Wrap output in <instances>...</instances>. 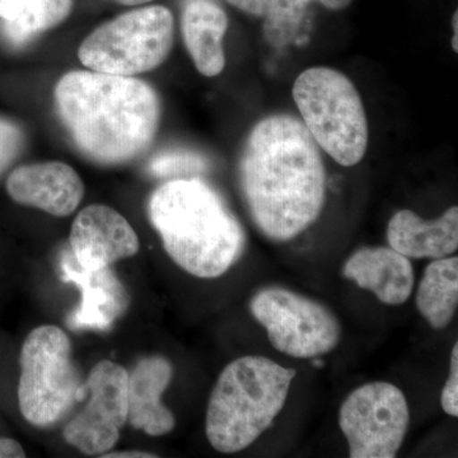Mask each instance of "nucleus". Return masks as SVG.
Wrapping results in <instances>:
<instances>
[{
  "mask_svg": "<svg viewBox=\"0 0 458 458\" xmlns=\"http://www.w3.org/2000/svg\"><path fill=\"white\" fill-rule=\"evenodd\" d=\"M238 174L250 216L271 241L300 236L324 209L327 171L319 148L291 114H271L256 123L241 153Z\"/></svg>",
  "mask_w": 458,
  "mask_h": 458,
  "instance_id": "1",
  "label": "nucleus"
},
{
  "mask_svg": "<svg viewBox=\"0 0 458 458\" xmlns=\"http://www.w3.org/2000/svg\"><path fill=\"white\" fill-rule=\"evenodd\" d=\"M60 120L78 149L102 165H120L149 149L161 104L144 81L125 75L73 71L54 89Z\"/></svg>",
  "mask_w": 458,
  "mask_h": 458,
  "instance_id": "2",
  "label": "nucleus"
},
{
  "mask_svg": "<svg viewBox=\"0 0 458 458\" xmlns=\"http://www.w3.org/2000/svg\"><path fill=\"white\" fill-rule=\"evenodd\" d=\"M148 214L172 261L197 278H219L245 249L242 225L221 195L198 177L159 186Z\"/></svg>",
  "mask_w": 458,
  "mask_h": 458,
  "instance_id": "3",
  "label": "nucleus"
},
{
  "mask_svg": "<svg viewBox=\"0 0 458 458\" xmlns=\"http://www.w3.org/2000/svg\"><path fill=\"white\" fill-rule=\"evenodd\" d=\"M295 376L294 369L260 355L231 361L208 401L205 433L214 450L237 454L269 429L284 408Z\"/></svg>",
  "mask_w": 458,
  "mask_h": 458,
  "instance_id": "4",
  "label": "nucleus"
},
{
  "mask_svg": "<svg viewBox=\"0 0 458 458\" xmlns=\"http://www.w3.org/2000/svg\"><path fill=\"white\" fill-rule=\"evenodd\" d=\"M293 98L318 148L344 167L360 164L369 128L360 92L345 74L315 66L298 75Z\"/></svg>",
  "mask_w": 458,
  "mask_h": 458,
  "instance_id": "5",
  "label": "nucleus"
},
{
  "mask_svg": "<svg viewBox=\"0 0 458 458\" xmlns=\"http://www.w3.org/2000/svg\"><path fill=\"white\" fill-rule=\"evenodd\" d=\"M174 17L167 8L135 9L89 33L78 57L89 71L134 77L164 64L174 47Z\"/></svg>",
  "mask_w": 458,
  "mask_h": 458,
  "instance_id": "6",
  "label": "nucleus"
},
{
  "mask_svg": "<svg viewBox=\"0 0 458 458\" xmlns=\"http://www.w3.org/2000/svg\"><path fill=\"white\" fill-rule=\"evenodd\" d=\"M18 405L36 427H49L77 403L80 375L72 360V344L62 328L36 327L21 349Z\"/></svg>",
  "mask_w": 458,
  "mask_h": 458,
  "instance_id": "7",
  "label": "nucleus"
},
{
  "mask_svg": "<svg viewBox=\"0 0 458 458\" xmlns=\"http://www.w3.org/2000/svg\"><path fill=\"white\" fill-rule=\"evenodd\" d=\"M250 310L267 330L274 349L289 357H321L333 352L342 339V325L330 309L282 286L259 291Z\"/></svg>",
  "mask_w": 458,
  "mask_h": 458,
  "instance_id": "8",
  "label": "nucleus"
},
{
  "mask_svg": "<svg viewBox=\"0 0 458 458\" xmlns=\"http://www.w3.org/2000/svg\"><path fill=\"white\" fill-rule=\"evenodd\" d=\"M409 426L405 394L388 382L360 386L340 408L339 427L352 458L396 457Z\"/></svg>",
  "mask_w": 458,
  "mask_h": 458,
  "instance_id": "9",
  "label": "nucleus"
},
{
  "mask_svg": "<svg viewBox=\"0 0 458 458\" xmlns=\"http://www.w3.org/2000/svg\"><path fill=\"white\" fill-rule=\"evenodd\" d=\"M128 373L111 360L93 367L77 393V403L89 397V403L65 427L66 443L87 454L113 450L128 421Z\"/></svg>",
  "mask_w": 458,
  "mask_h": 458,
  "instance_id": "10",
  "label": "nucleus"
},
{
  "mask_svg": "<svg viewBox=\"0 0 458 458\" xmlns=\"http://www.w3.org/2000/svg\"><path fill=\"white\" fill-rule=\"evenodd\" d=\"M71 252L83 269L111 267L140 251V238L131 223L107 205L84 208L72 225Z\"/></svg>",
  "mask_w": 458,
  "mask_h": 458,
  "instance_id": "11",
  "label": "nucleus"
},
{
  "mask_svg": "<svg viewBox=\"0 0 458 458\" xmlns=\"http://www.w3.org/2000/svg\"><path fill=\"white\" fill-rule=\"evenodd\" d=\"M60 276L63 282L73 283L82 293L80 306L68 318L73 330L106 331L128 310L131 297L111 267L83 269L72 252L64 251L60 256Z\"/></svg>",
  "mask_w": 458,
  "mask_h": 458,
  "instance_id": "12",
  "label": "nucleus"
},
{
  "mask_svg": "<svg viewBox=\"0 0 458 458\" xmlns=\"http://www.w3.org/2000/svg\"><path fill=\"white\" fill-rule=\"evenodd\" d=\"M12 200L54 216H68L80 207L84 183L71 165L50 161L21 165L7 180Z\"/></svg>",
  "mask_w": 458,
  "mask_h": 458,
  "instance_id": "13",
  "label": "nucleus"
},
{
  "mask_svg": "<svg viewBox=\"0 0 458 458\" xmlns=\"http://www.w3.org/2000/svg\"><path fill=\"white\" fill-rule=\"evenodd\" d=\"M342 273L390 306L408 302L415 284L411 261L390 246L361 247L345 261Z\"/></svg>",
  "mask_w": 458,
  "mask_h": 458,
  "instance_id": "14",
  "label": "nucleus"
},
{
  "mask_svg": "<svg viewBox=\"0 0 458 458\" xmlns=\"http://www.w3.org/2000/svg\"><path fill=\"white\" fill-rule=\"evenodd\" d=\"M174 369L170 360L148 357L128 373V421L148 436L161 437L176 426L171 410L162 403V394L171 384Z\"/></svg>",
  "mask_w": 458,
  "mask_h": 458,
  "instance_id": "15",
  "label": "nucleus"
},
{
  "mask_svg": "<svg viewBox=\"0 0 458 458\" xmlns=\"http://www.w3.org/2000/svg\"><path fill=\"white\" fill-rule=\"evenodd\" d=\"M387 241L408 259L436 260L454 255L458 249V208L451 207L433 221H424L412 210H399L388 222Z\"/></svg>",
  "mask_w": 458,
  "mask_h": 458,
  "instance_id": "16",
  "label": "nucleus"
},
{
  "mask_svg": "<svg viewBox=\"0 0 458 458\" xmlns=\"http://www.w3.org/2000/svg\"><path fill=\"white\" fill-rule=\"evenodd\" d=\"M227 29V14L210 0H191L183 9V41L192 62L205 77H216L225 69L223 38Z\"/></svg>",
  "mask_w": 458,
  "mask_h": 458,
  "instance_id": "17",
  "label": "nucleus"
},
{
  "mask_svg": "<svg viewBox=\"0 0 458 458\" xmlns=\"http://www.w3.org/2000/svg\"><path fill=\"white\" fill-rule=\"evenodd\" d=\"M458 306V258L436 259L419 283L417 307L428 324L442 330L451 324Z\"/></svg>",
  "mask_w": 458,
  "mask_h": 458,
  "instance_id": "18",
  "label": "nucleus"
},
{
  "mask_svg": "<svg viewBox=\"0 0 458 458\" xmlns=\"http://www.w3.org/2000/svg\"><path fill=\"white\" fill-rule=\"evenodd\" d=\"M72 8L73 0H5L0 7L3 31L12 44H27L64 22Z\"/></svg>",
  "mask_w": 458,
  "mask_h": 458,
  "instance_id": "19",
  "label": "nucleus"
},
{
  "mask_svg": "<svg viewBox=\"0 0 458 458\" xmlns=\"http://www.w3.org/2000/svg\"><path fill=\"white\" fill-rule=\"evenodd\" d=\"M304 0H267L264 36L271 47H285L295 41L306 18Z\"/></svg>",
  "mask_w": 458,
  "mask_h": 458,
  "instance_id": "20",
  "label": "nucleus"
},
{
  "mask_svg": "<svg viewBox=\"0 0 458 458\" xmlns=\"http://www.w3.org/2000/svg\"><path fill=\"white\" fill-rule=\"evenodd\" d=\"M208 162L197 153L172 150L162 153L150 161V174L159 179H186L207 171Z\"/></svg>",
  "mask_w": 458,
  "mask_h": 458,
  "instance_id": "21",
  "label": "nucleus"
},
{
  "mask_svg": "<svg viewBox=\"0 0 458 458\" xmlns=\"http://www.w3.org/2000/svg\"><path fill=\"white\" fill-rule=\"evenodd\" d=\"M26 147V135L18 123L0 116V176L20 158Z\"/></svg>",
  "mask_w": 458,
  "mask_h": 458,
  "instance_id": "22",
  "label": "nucleus"
},
{
  "mask_svg": "<svg viewBox=\"0 0 458 458\" xmlns=\"http://www.w3.org/2000/svg\"><path fill=\"white\" fill-rule=\"evenodd\" d=\"M443 411L450 417H458V344H454L451 352L450 376L441 394Z\"/></svg>",
  "mask_w": 458,
  "mask_h": 458,
  "instance_id": "23",
  "label": "nucleus"
},
{
  "mask_svg": "<svg viewBox=\"0 0 458 458\" xmlns=\"http://www.w3.org/2000/svg\"><path fill=\"white\" fill-rule=\"evenodd\" d=\"M232 5L251 14V16H264L265 7H267V0H228Z\"/></svg>",
  "mask_w": 458,
  "mask_h": 458,
  "instance_id": "24",
  "label": "nucleus"
},
{
  "mask_svg": "<svg viewBox=\"0 0 458 458\" xmlns=\"http://www.w3.org/2000/svg\"><path fill=\"white\" fill-rule=\"evenodd\" d=\"M26 457L25 450L16 439L0 438V458Z\"/></svg>",
  "mask_w": 458,
  "mask_h": 458,
  "instance_id": "25",
  "label": "nucleus"
},
{
  "mask_svg": "<svg viewBox=\"0 0 458 458\" xmlns=\"http://www.w3.org/2000/svg\"><path fill=\"white\" fill-rule=\"evenodd\" d=\"M105 458H155L158 457L155 454L144 451H120V452H106L102 454Z\"/></svg>",
  "mask_w": 458,
  "mask_h": 458,
  "instance_id": "26",
  "label": "nucleus"
},
{
  "mask_svg": "<svg viewBox=\"0 0 458 458\" xmlns=\"http://www.w3.org/2000/svg\"><path fill=\"white\" fill-rule=\"evenodd\" d=\"M306 3L318 2L319 4L324 5L328 9H334V11H339V9H344L348 7L351 4L352 0H304Z\"/></svg>",
  "mask_w": 458,
  "mask_h": 458,
  "instance_id": "27",
  "label": "nucleus"
},
{
  "mask_svg": "<svg viewBox=\"0 0 458 458\" xmlns=\"http://www.w3.org/2000/svg\"><path fill=\"white\" fill-rule=\"evenodd\" d=\"M454 40H452V47H454V50L458 51V12L454 13Z\"/></svg>",
  "mask_w": 458,
  "mask_h": 458,
  "instance_id": "28",
  "label": "nucleus"
},
{
  "mask_svg": "<svg viewBox=\"0 0 458 458\" xmlns=\"http://www.w3.org/2000/svg\"><path fill=\"white\" fill-rule=\"evenodd\" d=\"M110 2L117 3V4L123 5H140L144 3L152 2V0H110Z\"/></svg>",
  "mask_w": 458,
  "mask_h": 458,
  "instance_id": "29",
  "label": "nucleus"
},
{
  "mask_svg": "<svg viewBox=\"0 0 458 458\" xmlns=\"http://www.w3.org/2000/svg\"><path fill=\"white\" fill-rule=\"evenodd\" d=\"M313 360H315L312 361L313 366L318 367V369H321V367H324V363H322V360H318V357L313 358Z\"/></svg>",
  "mask_w": 458,
  "mask_h": 458,
  "instance_id": "30",
  "label": "nucleus"
},
{
  "mask_svg": "<svg viewBox=\"0 0 458 458\" xmlns=\"http://www.w3.org/2000/svg\"><path fill=\"white\" fill-rule=\"evenodd\" d=\"M5 0H0V7H2L3 3H4Z\"/></svg>",
  "mask_w": 458,
  "mask_h": 458,
  "instance_id": "31",
  "label": "nucleus"
}]
</instances>
